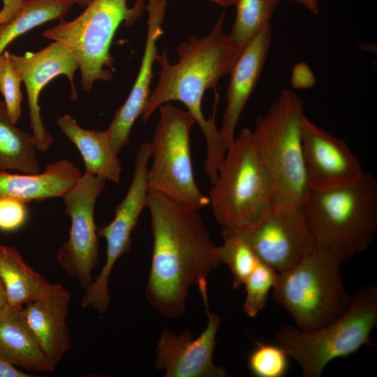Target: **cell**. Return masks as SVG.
<instances>
[{
  "label": "cell",
  "instance_id": "6da1fadb",
  "mask_svg": "<svg viewBox=\"0 0 377 377\" xmlns=\"http://www.w3.org/2000/svg\"><path fill=\"white\" fill-rule=\"evenodd\" d=\"M153 249L145 290L149 303L168 319L185 312L189 288L207 283L221 263L219 246L211 239L198 210L158 193L147 198Z\"/></svg>",
  "mask_w": 377,
  "mask_h": 377
},
{
  "label": "cell",
  "instance_id": "e575fe53",
  "mask_svg": "<svg viewBox=\"0 0 377 377\" xmlns=\"http://www.w3.org/2000/svg\"><path fill=\"white\" fill-rule=\"evenodd\" d=\"M7 303L5 291L0 281V309Z\"/></svg>",
  "mask_w": 377,
  "mask_h": 377
},
{
  "label": "cell",
  "instance_id": "8d00e7d4",
  "mask_svg": "<svg viewBox=\"0 0 377 377\" xmlns=\"http://www.w3.org/2000/svg\"><path fill=\"white\" fill-rule=\"evenodd\" d=\"M74 3L77 4L81 8H85L87 6L92 0H73Z\"/></svg>",
  "mask_w": 377,
  "mask_h": 377
},
{
  "label": "cell",
  "instance_id": "ba28073f",
  "mask_svg": "<svg viewBox=\"0 0 377 377\" xmlns=\"http://www.w3.org/2000/svg\"><path fill=\"white\" fill-rule=\"evenodd\" d=\"M145 0H137L129 7L127 0H92L75 19L60 20L43 31L44 38L68 45L76 55L84 91L96 81L112 79L114 58L110 47L114 34L124 23L133 25L145 10Z\"/></svg>",
  "mask_w": 377,
  "mask_h": 377
},
{
  "label": "cell",
  "instance_id": "1f68e13d",
  "mask_svg": "<svg viewBox=\"0 0 377 377\" xmlns=\"http://www.w3.org/2000/svg\"><path fill=\"white\" fill-rule=\"evenodd\" d=\"M2 7L0 10V23L10 19L18 10L24 0H1Z\"/></svg>",
  "mask_w": 377,
  "mask_h": 377
},
{
  "label": "cell",
  "instance_id": "277c9868",
  "mask_svg": "<svg viewBox=\"0 0 377 377\" xmlns=\"http://www.w3.org/2000/svg\"><path fill=\"white\" fill-rule=\"evenodd\" d=\"M303 208L316 246L342 262L365 251L377 230V181L368 172L343 186L310 191Z\"/></svg>",
  "mask_w": 377,
  "mask_h": 377
},
{
  "label": "cell",
  "instance_id": "30bf717a",
  "mask_svg": "<svg viewBox=\"0 0 377 377\" xmlns=\"http://www.w3.org/2000/svg\"><path fill=\"white\" fill-rule=\"evenodd\" d=\"M151 154V142L143 143L135 156L131 185L121 202L115 207L114 216L108 225L97 229L98 236L107 243L106 259L101 272L84 290L82 303L98 311H105L110 304L108 281L117 260L129 251L131 233L148 195V163Z\"/></svg>",
  "mask_w": 377,
  "mask_h": 377
},
{
  "label": "cell",
  "instance_id": "5bb4252c",
  "mask_svg": "<svg viewBox=\"0 0 377 377\" xmlns=\"http://www.w3.org/2000/svg\"><path fill=\"white\" fill-rule=\"evenodd\" d=\"M13 66L24 84L29 108L30 127L36 149L45 151L53 142L51 134L45 128L40 116L38 98L43 89L59 75H66L70 81L71 98H77L74 74L79 62L74 52L66 45L53 41L43 49L23 55L9 54Z\"/></svg>",
  "mask_w": 377,
  "mask_h": 377
},
{
  "label": "cell",
  "instance_id": "8992f818",
  "mask_svg": "<svg viewBox=\"0 0 377 377\" xmlns=\"http://www.w3.org/2000/svg\"><path fill=\"white\" fill-rule=\"evenodd\" d=\"M377 325V287H360L348 310L331 323L316 330L302 331L286 325L275 334L281 346L300 365L302 376L320 377L333 360L357 353L370 339Z\"/></svg>",
  "mask_w": 377,
  "mask_h": 377
},
{
  "label": "cell",
  "instance_id": "d6a6232c",
  "mask_svg": "<svg viewBox=\"0 0 377 377\" xmlns=\"http://www.w3.org/2000/svg\"><path fill=\"white\" fill-rule=\"evenodd\" d=\"M31 375L17 369L14 365L0 357V377H30Z\"/></svg>",
  "mask_w": 377,
  "mask_h": 377
},
{
  "label": "cell",
  "instance_id": "4316f807",
  "mask_svg": "<svg viewBox=\"0 0 377 377\" xmlns=\"http://www.w3.org/2000/svg\"><path fill=\"white\" fill-rule=\"evenodd\" d=\"M289 355L276 343L256 341L248 356L250 373L256 377H283L289 367Z\"/></svg>",
  "mask_w": 377,
  "mask_h": 377
},
{
  "label": "cell",
  "instance_id": "2e32d148",
  "mask_svg": "<svg viewBox=\"0 0 377 377\" xmlns=\"http://www.w3.org/2000/svg\"><path fill=\"white\" fill-rule=\"evenodd\" d=\"M167 4V0H148L145 5L147 31L140 69L127 99L106 129L111 146L117 154L128 145L133 124L142 115L151 94L153 66L158 55L157 41L164 33L162 24Z\"/></svg>",
  "mask_w": 377,
  "mask_h": 377
},
{
  "label": "cell",
  "instance_id": "74e56055",
  "mask_svg": "<svg viewBox=\"0 0 377 377\" xmlns=\"http://www.w3.org/2000/svg\"><path fill=\"white\" fill-rule=\"evenodd\" d=\"M24 1H28V0H24Z\"/></svg>",
  "mask_w": 377,
  "mask_h": 377
},
{
  "label": "cell",
  "instance_id": "603a6c76",
  "mask_svg": "<svg viewBox=\"0 0 377 377\" xmlns=\"http://www.w3.org/2000/svg\"><path fill=\"white\" fill-rule=\"evenodd\" d=\"M36 149L32 135L15 126L0 101V170L40 172Z\"/></svg>",
  "mask_w": 377,
  "mask_h": 377
},
{
  "label": "cell",
  "instance_id": "7c38bea8",
  "mask_svg": "<svg viewBox=\"0 0 377 377\" xmlns=\"http://www.w3.org/2000/svg\"><path fill=\"white\" fill-rule=\"evenodd\" d=\"M235 231L243 235L262 263L278 273L296 265L316 246L303 206L272 207L252 226Z\"/></svg>",
  "mask_w": 377,
  "mask_h": 377
},
{
  "label": "cell",
  "instance_id": "e0dca14e",
  "mask_svg": "<svg viewBox=\"0 0 377 377\" xmlns=\"http://www.w3.org/2000/svg\"><path fill=\"white\" fill-rule=\"evenodd\" d=\"M70 301L71 293L64 286L50 283L39 298L22 308L26 324L54 367L71 348L66 323Z\"/></svg>",
  "mask_w": 377,
  "mask_h": 377
},
{
  "label": "cell",
  "instance_id": "f546056e",
  "mask_svg": "<svg viewBox=\"0 0 377 377\" xmlns=\"http://www.w3.org/2000/svg\"><path fill=\"white\" fill-rule=\"evenodd\" d=\"M26 204L13 198H0V230L15 231L25 224L28 217Z\"/></svg>",
  "mask_w": 377,
  "mask_h": 377
},
{
  "label": "cell",
  "instance_id": "52a82bcc",
  "mask_svg": "<svg viewBox=\"0 0 377 377\" xmlns=\"http://www.w3.org/2000/svg\"><path fill=\"white\" fill-rule=\"evenodd\" d=\"M209 199L221 228L233 230L252 226L272 208L271 182L250 129H242L228 147Z\"/></svg>",
  "mask_w": 377,
  "mask_h": 377
},
{
  "label": "cell",
  "instance_id": "7402d4cb",
  "mask_svg": "<svg viewBox=\"0 0 377 377\" xmlns=\"http://www.w3.org/2000/svg\"><path fill=\"white\" fill-rule=\"evenodd\" d=\"M0 281L7 304L22 308L39 298L51 283L29 267L18 250L0 245Z\"/></svg>",
  "mask_w": 377,
  "mask_h": 377
},
{
  "label": "cell",
  "instance_id": "d590c367",
  "mask_svg": "<svg viewBox=\"0 0 377 377\" xmlns=\"http://www.w3.org/2000/svg\"><path fill=\"white\" fill-rule=\"evenodd\" d=\"M221 6L227 7L235 4V0H209Z\"/></svg>",
  "mask_w": 377,
  "mask_h": 377
},
{
  "label": "cell",
  "instance_id": "9a60e30c",
  "mask_svg": "<svg viewBox=\"0 0 377 377\" xmlns=\"http://www.w3.org/2000/svg\"><path fill=\"white\" fill-rule=\"evenodd\" d=\"M302 147L311 191L349 185L364 173L359 158L343 140L325 131L306 116L302 123Z\"/></svg>",
  "mask_w": 377,
  "mask_h": 377
},
{
  "label": "cell",
  "instance_id": "cb8c5ba5",
  "mask_svg": "<svg viewBox=\"0 0 377 377\" xmlns=\"http://www.w3.org/2000/svg\"><path fill=\"white\" fill-rule=\"evenodd\" d=\"M73 4V0L24 1L10 19L0 23V55L13 40L33 28L64 19Z\"/></svg>",
  "mask_w": 377,
  "mask_h": 377
},
{
  "label": "cell",
  "instance_id": "8fae6325",
  "mask_svg": "<svg viewBox=\"0 0 377 377\" xmlns=\"http://www.w3.org/2000/svg\"><path fill=\"white\" fill-rule=\"evenodd\" d=\"M105 182L101 175L84 172L62 197L64 213L69 216L71 225L68 239L57 252V261L84 289L91 283V274L98 262L94 208Z\"/></svg>",
  "mask_w": 377,
  "mask_h": 377
},
{
  "label": "cell",
  "instance_id": "d6986e66",
  "mask_svg": "<svg viewBox=\"0 0 377 377\" xmlns=\"http://www.w3.org/2000/svg\"><path fill=\"white\" fill-rule=\"evenodd\" d=\"M82 174L72 162L62 159L47 165L36 174H12L0 170V198L25 203L62 198Z\"/></svg>",
  "mask_w": 377,
  "mask_h": 377
},
{
  "label": "cell",
  "instance_id": "4dcf8cb0",
  "mask_svg": "<svg viewBox=\"0 0 377 377\" xmlns=\"http://www.w3.org/2000/svg\"><path fill=\"white\" fill-rule=\"evenodd\" d=\"M290 83L294 89H306L316 84V78L306 63L300 62L293 68Z\"/></svg>",
  "mask_w": 377,
  "mask_h": 377
},
{
  "label": "cell",
  "instance_id": "3957f363",
  "mask_svg": "<svg viewBox=\"0 0 377 377\" xmlns=\"http://www.w3.org/2000/svg\"><path fill=\"white\" fill-rule=\"evenodd\" d=\"M305 114L300 96L292 89L281 91L252 131L260 161L269 178L273 208L302 206L310 188L302 147Z\"/></svg>",
  "mask_w": 377,
  "mask_h": 377
},
{
  "label": "cell",
  "instance_id": "ffe728a7",
  "mask_svg": "<svg viewBox=\"0 0 377 377\" xmlns=\"http://www.w3.org/2000/svg\"><path fill=\"white\" fill-rule=\"evenodd\" d=\"M22 308L6 303L0 309V357L27 370L52 371L55 367L29 329Z\"/></svg>",
  "mask_w": 377,
  "mask_h": 377
},
{
  "label": "cell",
  "instance_id": "44dd1931",
  "mask_svg": "<svg viewBox=\"0 0 377 377\" xmlns=\"http://www.w3.org/2000/svg\"><path fill=\"white\" fill-rule=\"evenodd\" d=\"M57 123L76 146L84 163L85 172L98 175L117 183L122 172L118 154L111 146L106 130L85 129L70 114L59 117Z\"/></svg>",
  "mask_w": 377,
  "mask_h": 377
},
{
  "label": "cell",
  "instance_id": "836d02e7",
  "mask_svg": "<svg viewBox=\"0 0 377 377\" xmlns=\"http://www.w3.org/2000/svg\"><path fill=\"white\" fill-rule=\"evenodd\" d=\"M302 6L306 10L314 15H318L320 13V6L318 0H292Z\"/></svg>",
  "mask_w": 377,
  "mask_h": 377
},
{
  "label": "cell",
  "instance_id": "9c48e42d",
  "mask_svg": "<svg viewBox=\"0 0 377 377\" xmlns=\"http://www.w3.org/2000/svg\"><path fill=\"white\" fill-rule=\"evenodd\" d=\"M151 145L152 163L147 171L148 193H158L188 208L209 205L193 175L190 134L195 124L188 110L165 103L159 108Z\"/></svg>",
  "mask_w": 377,
  "mask_h": 377
},
{
  "label": "cell",
  "instance_id": "4fadbf2b",
  "mask_svg": "<svg viewBox=\"0 0 377 377\" xmlns=\"http://www.w3.org/2000/svg\"><path fill=\"white\" fill-rule=\"evenodd\" d=\"M207 316L205 330L194 338L189 330L175 334L165 329L156 347L155 369L166 377H225L226 369L213 362L216 334L221 318L209 308L207 284L200 286Z\"/></svg>",
  "mask_w": 377,
  "mask_h": 377
},
{
  "label": "cell",
  "instance_id": "484cf974",
  "mask_svg": "<svg viewBox=\"0 0 377 377\" xmlns=\"http://www.w3.org/2000/svg\"><path fill=\"white\" fill-rule=\"evenodd\" d=\"M223 242L219 246L222 263H226L232 275V288L237 289L245 281L260 260L243 237L235 230L221 228Z\"/></svg>",
  "mask_w": 377,
  "mask_h": 377
},
{
  "label": "cell",
  "instance_id": "83f0119b",
  "mask_svg": "<svg viewBox=\"0 0 377 377\" xmlns=\"http://www.w3.org/2000/svg\"><path fill=\"white\" fill-rule=\"evenodd\" d=\"M278 272L260 261L245 281L246 297L243 305L244 313L256 317L266 306L270 290L274 288Z\"/></svg>",
  "mask_w": 377,
  "mask_h": 377
},
{
  "label": "cell",
  "instance_id": "f1b7e54d",
  "mask_svg": "<svg viewBox=\"0 0 377 377\" xmlns=\"http://www.w3.org/2000/svg\"><path fill=\"white\" fill-rule=\"evenodd\" d=\"M9 54L5 50L0 55V92L11 121L16 124L22 112V80L12 65Z\"/></svg>",
  "mask_w": 377,
  "mask_h": 377
},
{
  "label": "cell",
  "instance_id": "5b68a950",
  "mask_svg": "<svg viewBox=\"0 0 377 377\" xmlns=\"http://www.w3.org/2000/svg\"><path fill=\"white\" fill-rule=\"evenodd\" d=\"M342 263L316 246L296 265L278 273L273 298L293 317L298 329H320L350 307L353 295L344 287Z\"/></svg>",
  "mask_w": 377,
  "mask_h": 377
},
{
  "label": "cell",
  "instance_id": "7a4b0ae2",
  "mask_svg": "<svg viewBox=\"0 0 377 377\" xmlns=\"http://www.w3.org/2000/svg\"><path fill=\"white\" fill-rule=\"evenodd\" d=\"M225 13L219 17L209 32L203 36H190L177 46V61L171 64L168 50L157 60L161 65L155 89L151 92L142 119L146 121L161 105L170 101L183 103L200 128L207 143L205 172L213 183L226 153V147L216 124V105L206 119L202 111L205 91L215 87L229 74L244 47L237 46L224 31Z\"/></svg>",
  "mask_w": 377,
  "mask_h": 377
},
{
  "label": "cell",
  "instance_id": "d4e9b609",
  "mask_svg": "<svg viewBox=\"0 0 377 377\" xmlns=\"http://www.w3.org/2000/svg\"><path fill=\"white\" fill-rule=\"evenodd\" d=\"M280 0H235L236 17L230 38L244 47L261 31L270 26V20Z\"/></svg>",
  "mask_w": 377,
  "mask_h": 377
},
{
  "label": "cell",
  "instance_id": "ac0fdd59",
  "mask_svg": "<svg viewBox=\"0 0 377 377\" xmlns=\"http://www.w3.org/2000/svg\"><path fill=\"white\" fill-rule=\"evenodd\" d=\"M272 34L271 26L261 31L246 45L229 73L226 105L219 129L226 149L235 138L239 119L260 77L269 54Z\"/></svg>",
  "mask_w": 377,
  "mask_h": 377
}]
</instances>
